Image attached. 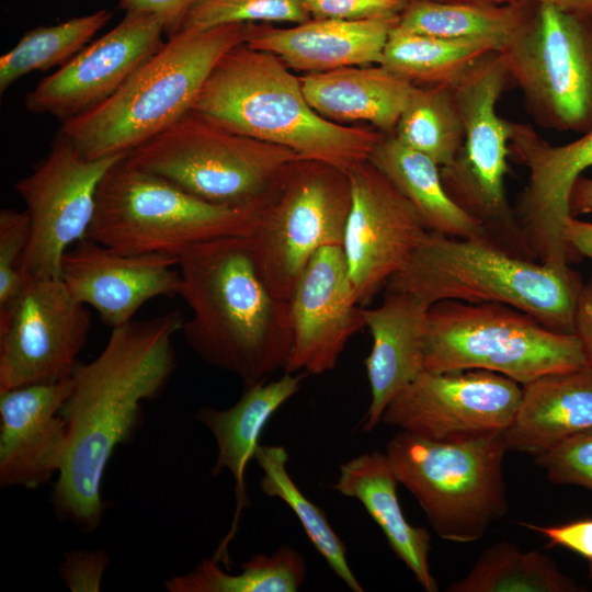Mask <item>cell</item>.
<instances>
[{
	"label": "cell",
	"instance_id": "22",
	"mask_svg": "<svg viewBox=\"0 0 592 592\" xmlns=\"http://www.w3.org/2000/svg\"><path fill=\"white\" fill-rule=\"evenodd\" d=\"M431 305L397 289L385 288L383 301L363 307L372 349L364 361L371 402L363 430L373 431L390 400L424 371V341Z\"/></svg>",
	"mask_w": 592,
	"mask_h": 592
},
{
	"label": "cell",
	"instance_id": "38",
	"mask_svg": "<svg viewBox=\"0 0 592 592\" xmlns=\"http://www.w3.org/2000/svg\"><path fill=\"white\" fill-rule=\"evenodd\" d=\"M534 456L550 482L579 486L592 492V430Z\"/></svg>",
	"mask_w": 592,
	"mask_h": 592
},
{
	"label": "cell",
	"instance_id": "36",
	"mask_svg": "<svg viewBox=\"0 0 592 592\" xmlns=\"http://www.w3.org/2000/svg\"><path fill=\"white\" fill-rule=\"evenodd\" d=\"M303 0H196L181 29L208 30L227 24L303 23L310 20Z\"/></svg>",
	"mask_w": 592,
	"mask_h": 592
},
{
	"label": "cell",
	"instance_id": "17",
	"mask_svg": "<svg viewBox=\"0 0 592 592\" xmlns=\"http://www.w3.org/2000/svg\"><path fill=\"white\" fill-rule=\"evenodd\" d=\"M510 156L528 171L513 213L531 258L569 265L573 252L563 240L562 225L571 216L569 202L576 181L592 167V129L556 146L532 126L513 123Z\"/></svg>",
	"mask_w": 592,
	"mask_h": 592
},
{
	"label": "cell",
	"instance_id": "41",
	"mask_svg": "<svg viewBox=\"0 0 592 592\" xmlns=\"http://www.w3.org/2000/svg\"><path fill=\"white\" fill-rule=\"evenodd\" d=\"M547 540V547L566 548L592 563V519H580L558 525L520 523Z\"/></svg>",
	"mask_w": 592,
	"mask_h": 592
},
{
	"label": "cell",
	"instance_id": "2",
	"mask_svg": "<svg viewBox=\"0 0 592 592\" xmlns=\"http://www.w3.org/2000/svg\"><path fill=\"white\" fill-rule=\"evenodd\" d=\"M180 297L192 310L182 332L206 364L243 387L285 369L293 344L289 300L275 297L257 271L247 237L197 243L180 255Z\"/></svg>",
	"mask_w": 592,
	"mask_h": 592
},
{
	"label": "cell",
	"instance_id": "34",
	"mask_svg": "<svg viewBox=\"0 0 592 592\" xmlns=\"http://www.w3.org/2000/svg\"><path fill=\"white\" fill-rule=\"evenodd\" d=\"M395 137L402 145L448 167L464 141V128L453 88L414 86L398 121Z\"/></svg>",
	"mask_w": 592,
	"mask_h": 592
},
{
	"label": "cell",
	"instance_id": "47",
	"mask_svg": "<svg viewBox=\"0 0 592 592\" xmlns=\"http://www.w3.org/2000/svg\"><path fill=\"white\" fill-rule=\"evenodd\" d=\"M436 1L485 3V4H506V3H515V2H536L535 0H436Z\"/></svg>",
	"mask_w": 592,
	"mask_h": 592
},
{
	"label": "cell",
	"instance_id": "16",
	"mask_svg": "<svg viewBox=\"0 0 592 592\" xmlns=\"http://www.w3.org/2000/svg\"><path fill=\"white\" fill-rule=\"evenodd\" d=\"M351 206L342 248L357 299L367 305L428 231L411 203L369 160L348 172Z\"/></svg>",
	"mask_w": 592,
	"mask_h": 592
},
{
	"label": "cell",
	"instance_id": "29",
	"mask_svg": "<svg viewBox=\"0 0 592 592\" xmlns=\"http://www.w3.org/2000/svg\"><path fill=\"white\" fill-rule=\"evenodd\" d=\"M500 46L487 39H449L399 29L390 32L382 64L414 86L453 88Z\"/></svg>",
	"mask_w": 592,
	"mask_h": 592
},
{
	"label": "cell",
	"instance_id": "26",
	"mask_svg": "<svg viewBox=\"0 0 592 592\" xmlns=\"http://www.w3.org/2000/svg\"><path fill=\"white\" fill-rule=\"evenodd\" d=\"M398 485L386 453L373 451L342 464L332 488L360 501L419 584L426 592H436L439 585L429 565L431 535L425 527L406 520L397 497Z\"/></svg>",
	"mask_w": 592,
	"mask_h": 592
},
{
	"label": "cell",
	"instance_id": "4",
	"mask_svg": "<svg viewBox=\"0 0 592 592\" xmlns=\"http://www.w3.org/2000/svg\"><path fill=\"white\" fill-rule=\"evenodd\" d=\"M582 285L570 265L519 257L483 239L426 231L385 288L410 293L431 306L443 300L503 304L551 330L574 333Z\"/></svg>",
	"mask_w": 592,
	"mask_h": 592
},
{
	"label": "cell",
	"instance_id": "5",
	"mask_svg": "<svg viewBox=\"0 0 592 592\" xmlns=\"http://www.w3.org/2000/svg\"><path fill=\"white\" fill-rule=\"evenodd\" d=\"M247 26L181 29L115 93L62 121L59 132L87 159L128 155L192 111L218 60L246 42Z\"/></svg>",
	"mask_w": 592,
	"mask_h": 592
},
{
	"label": "cell",
	"instance_id": "32",
	"mask_svg": "<svg viewBox=\"0 0 592 592\" xmlns=\"http://www.w3.org/2000/svg\"><path fill=\"white\" fill-rule=\"evenodd\" d=\"M217 558L202 560L193 570L163 582L169 592H296L306 579L301 554L281 546L273 554H255L243 562L241 572L224 571Z\"/></svg>",
	"mask_w": 592,
	"mask_h": 592
},
{
	"label": "cell",
	"instance_id": "23",
	"mask_svg": "<svg viewBox=\"0 0 592 592\" xmlns=\"http://www.w3.org/2000/svg\"><path fill=\"white\" fill-rule=\"evenodd\" d=\"M399 18H311L286 29L248 24L244 44L277 56L288 68L309 73L380 65L388 36Z\"/></svg>",
	"mask_w": 592,
	"mask_h": 592
},
{
	"label": "cell",
	"instance_id": "35",
	"mask_svg": "<svg viewBox=\"0 0 592 592\" xmlns=\"http://www.w3.org/2000/svg\"><path fill=\"white\" fill-rule=\"evenodd\" d=\"M111 18L112 13L102 9L26 32L15 46L0 57V92L3 93L30 72L66 64Z\"/></svg>",
	"mask_w": 592,
	"mask_h": 592
},
{
	"label": "cell",
	"instance_id": "1",
	"mask_svg": "<svg viewBox=\"0 0 592 592\" xmlns=\"http://www.w3.org/2000/svg\"><path fill=\"white\" fill-rule=\"evenodd\" d=\"M184 320L169 311L114 328L101 353L76 365L59 414L67 448L53 491L60 520L93 532L104 513L102 482L118 445L135 432L141 403L160 395L177 368L173 337Z\"/></svg>",
	"mask_w": 592,
	"mask_h": 592
},
{
	"label": "cell",
	"instance_id": "13",
	"mask_svg": "<svg viewBox=\"0 0 592 592\" xmlns=\"http://www.w3.org/2000/svg\"><path fill=\"white\" fill-rule=\"evenodd\" d=\"M127 155L87 159L60 132L49 152L15 183L30 219L25 277H60L64 254L87 237L106 172Z\"/></svg>",
	"mask_w": 592,
	"mask_h": 592
},
{
	"label": "cell",
	"instance_id": "45",
	"mask_svg": "<svg viewBox=\"0 0 592 592\" xmlns=\"http://www.w3.org/2000/svg\"><path fill=\"white\" fill-rule=\"evenodd\" d=\"M569 206L572 216L592 213V179L581 175L576 181Z\"/></svg>",
	"mask_w": 592,
	"mask_h": 592
},
{
	"label": "cell",
	"instance_id": "6",
	"mask_svg": "<svg viewBox=\"0 0 592 592\" xmlns=\"http://www.w3.org/2000/svg\"><path fill=\"white\" fill-rule=\"evenodd\" d=\"M259 207L206 202L125 158L102 179L87 238L126 254L180 258L193 246L248 237Z\"/></svg>",
	"mask_w": 592,
	"mask_h": 592
},
{
	"label": "cell",
	"instance_id": "15",
	"mask_svg": "<svg viewBox=\"0 0 592 592\" xmlns=\"http://www.w3.org/2000/svg\"><path fill=\"white\" fill-rule=\"evenodd\" d=\"M522 385L486 369L423 371L388 403L383 423L436 442H465L504 433Z\"/></svg>",
	"mask_w": 592,
	"mask_h": 592
},
{
	"label": "cell",
	"instance_id": "37",
	"mask_svg": "<svg viewBox=\"0 0 592 592\" xmlns=\"http://www.w3.org/2000/svg\"><path fill=\"white\" fill-rule=\"evenodd\" d=\"M29 240L27 213L2 208L0 212V311L15 299L23 286L21 264Z\"/></svg>",
	"mask_w": 592,
	"mask_h": 592
},
{
	"label": "cell",
	"instance_id": "28",
	"mask_svg": "<svg viewBox=\"0 0 592 592\" xmlns=\"http://www.w3.org/2000/svg\"><path fill=\"white\" fill-rule=\"evenodd\" d=\"M369 161L411 203L428 231L489 241L481 225L448 195L441 167L431 158L391 136L378 141Z\"/></svg>",
	"mask_w": 592,
	"mask_h": 592
},
{
	"label": "cell",
	"instance_id": "10",
	"mask_svg": "<svg viewBox=\"0 0 592 592\" xmlns=\"http://www.w3.org/2000/svg\"><path fill=\"white\" fill-rule=\"evenodd\" d=\"M509 81L505 61L497 50L453 87L464 141L452 164L441 168V175L448 195L481 225L491 243L532 259L504 186L513 123L498 114L497 104Z\"/></svg>",
	"mask_w": 592,
	"mask_h": 592
},
{
	"label": "cell",
	"instance_id": "25",
	"mask_svg": "<svg viewBox=\"0 0 592 592\" xmlns=\"http://www.w3.org/2000/svg\"><path fill=\"white\" fill-rule=\"evenodd\" d=\"M592 430V366L549 373L522 386L503 436L508 451L543 453Z\"/></svg>",
	"mask_w": 592,
	"mask_h": 592
},
{
	"label": "cell",
	"instance_id": "31",
	"mask_svg": "<svg viewBox=\"0 0 592 592\" xmlns=\"http://www.w3.org/2000/svg\"><path fill=\"white\" fill-rule=\"evenodd\" d=\"M549 556L523 551L515 544L496 543L476 559L469 572L447 592H580Z\"/></svg>",
	"mask_w": 592,
	"mask_h": 592
},
{
	"label": "cell",
	"instance_id": "8",
	"mask_svg": "<svg viewBox=\"0 0 592 592\" xmlns=\"http://www.w3.org/2000/svg\"><path fill=\"white\" fill-rule=\"evenodd\" d=\"M506 451L503 433L448 443L399 430L385 453L435 533L445 540L473 543L509 510Z\"/></svg>",
	"mask_w": 592,
	"mask_h": 592
},
{
	"label": "cell",
	"instance_id": "20",
	"mask_svg": "<svg viewBox=\"0 0 592 592\" xmlns=\"http://www.w3.org/2000/svg\"><path fill=\"white\" fill-rule=\"evenodd\" d=\"M178 258L126 254L83 238L64 254L60 278L81 304L96 310L114 329L133 320L148 300L180 296Z\"/></svg>",
	"mask_w": 592,
	"mask_h": 592
},
{
	"label": "cell",
	"instance_id": "14",
	"mask_svg": "<svg viewBox=\"0 0 592 592\" xmlns=\"http://www.w3.org/2000/svg\"><path fill=\"white\" fill-rule=\"evenodd\" d=\"M23 277L0 311V391L70 378L91 326L60 277Z\"/></svg>",
	"mask_w": 592,
	"mask_h": 592
},
{
	"label": "cell",
	"instance_id": "21",
	"mask_svg": "<svg viewBox=\"0 0 592 592\" xmlns=\"http://www.w3.org/2000/svg\"><path fill=\"white\" fill-rule=\"evenodd\" d=\"M71 377L0 391V486L37 489L58 475L67 426L59 411Z\"/></svg>",
	"mask_w": 592,
	"mask_h": 592
},
{
	"label": "cell",
	"instance_id": "9",
	"mask_svg": "<svg viewBox=\"0 0 592 592\" xmlns=\"http://www.w3.org/2000/svg\"><path fill=\"white\" fill-rule=\"evenodd\" d=\"M298 158L190 111L133 151L125 161L206 202L259 207Z\"/></svg>",
	"mask_w": 592,
	"mask_h": 592
},
{
	"label": "cell",
	"instance_id": "3",
	"mask_svg": "<svg viewBox=\"0 0 592 592\" xmlns=\"http://www.w3.org/2000/svg\"><path fill=\"white\" fill-rule=\"evenodd\" d=\"M192 111L231 133L344 172L369 157L376 133L344 127L307 102L300 78L275 55L239 44L215 65Z\"/></svg>",
	"mask_w": 592,
	"mask_h": 592
},
{
	"label": "cell",
	"instance_id": "18",
	"mask_svg": "<svg viewBox=\"0 0 592 592\" xmlns=\"http://www.w3.org/2000/svg\"><path fill=\"white\" fill-rule=\"evenodd\" d=\"M163 35L155 15L126 12L112 30L41 80L26 95L27 111L65 121L90 110L162 47Z\"/></svg>",
	"mask_w": 592,
	"mask_h": 592
},
{
	"label": "cell",
	"instance_id": "33",
	"mask_svg": "<svg viewBox=\"0 0 592 592\" xmlns=\"http://www.w3.org/2000/svg\"><path fill=\"white\" fill-rule=\"evenodd\" d=\"M254 459L263 471L262 492L281 499L297 516L311 545L322 556L332 572L354 592L364 589L352 572L346 546L330 525L323 511L309 500L291 478L288 453L281 445H259Z\"/></svg>",
	"mask_w": 592,
	"mask_h": 592
},
{
	"label": "cell",
	"instance_id": "11",
	"mask_svg": "<svg viewBox=\"0 0 592 592\" xmlns=\"http://www.w3.org/2000/svg\"><path fill=\"white\" fill-rule=\"evenodd\" d=\"M350 206L346 172L305 160L287 168L247 237L257 271L275 297L289 300L311 258L342 246Z\"/></svg>",
	"mask_w": 592,
	"mask_h": 592
},
{
	"label": "cell",
	"instance_id": "39",
	"mask_svg": "<svg viewBox=\"0 0 592 592\" xmlns=\"http://www.w3.org/2000/svg\"><path fill=\"white\" fill-rule=\"evenodd\" d=\"M311 18L371 20L400 16L411 0H303Z\"/></svg>",
	"mask_w": 592,
	"mask_h": 592
},
{
	"label": "cell",
	"instance_id": "40",
	"mask_svg": "<svg viewBox=\"0 0 592 592\" xmlns=\"http://www.w3.org/2000/svg\"><path fill=\"white\" fill-rule=\"evenodd\" d=\"M110 558L103 549H77L65 554L59 573L72 592H99Z\"/></svg>",
	"mask_w": 592,
	"mask_h": 592
},
{
	"label": "cell",
	"instance_id": "30",
	"mask_svg": "<svg viewBox=\"0 0 592 592\" xmlns=\"http://www.w3.org/2000/svg\"><path fill=\"white\" fill-rule=\"evenodd\" d=\"M535 2L485 4L411 0L397 26L449 39H487L500 49L526 21Z\"/></svg>",
	"mask_w": 592,
	"mask_h": 592
},
{
	"label": "cell",
	"instance_id": "7",
	"mask_svg": "<svg viewBox=\"0 0 592 592\" xmlns=\"http://www.w3.org/2000/svg\"><path fill=\"white\" fill-rule=\"evenodd\" d=\"M589 365L574 333L549 329L514 307L443 300L428 312L424 371L486 369L524 386Z\"/></svg>",
	"mask_w": 592,
	"mask_h": 592
},
{
	"label": "cell",
	"instance_id": "12",
	"mask_svg": "<svg viewBox=\"0 0 592 592\" xmlns=\"http://www.w3.org/2000/svg\"><path fill=\"white\" fill-rule=\"evenodd\" d=\"M500 53L539 125L592 129V19L535 2Z\"/></svg>",
	"mask_w": 592,
	"mask_h": 592
},
{
	"label": "cell",
	"instance_id": "19",
	"mask_svg": "<svg viewBox=\"0 0 592 592\" xmlns=\"http://www.w3.org/2000/svg\"><path fill=\"white\" fill-rule=\"evenodd\" d=\"M342 246H328L308 262L289 299L293 344L286 373L332 371L349 340L365 328Z\"/></svg>",
	"mask_w": 592,
	"mask_h": 592
},
{
	"label": "cell",
	"instance_id": "42",
	"mask_svg": "<svg viewBox=\"0 0 592 592\" xmlns=\"http://www.w3.org/2000/svg\"><path fill=\"white\" fill-rule=\"evenodd\" d=\"M196 0H118V7L126 12L155 15L162 24L164 35L178 33L185 16Z\"/></svg>",
	"mask_w": 592,
	"mask_h": 592
},
{
	"label": "cell",
	"instance_id": "44",
	"mask_svg": "<svg viewBox=\"0 0 592 592\" xmlns=\"http://www.w3.org/2000/svg\"><path fill=\"white\" fill-rule=\"evenodd\" d=\"M566 244L573 253H579L592 261V221L569 216L562 225Z\"/></svg>",
	"mask_w": 592,
	"mask_h": 592
},
{
	"label": "cell",
	"instance_id": "43",
	"mask_svg": "<svg viewBox=\"0 0 592 592\" xmlns=\"http://www.w3.org/2000/svg\"><path fill=\"white\" fill-rule=\"evenodd\" d=\"M574 334L579 338L589 365L592 366V275L583 283L574 312Z\"/></svg>",
	"mask_w": 592,
	"mask_h": 592
},
{
	"label": "cell",
	"instance_id": "24",
	"mask_svg": "<svg viewBox=\"0 0 592 592\" xmlns=\"http://www.w3.org/2000/svg\"><path fill=\"white\" fill-rule=\"evenodd\" d=\"M305 373H286L278 379H264L243 387L238 401L227 409L203 407L197 420L213 434L217 445V459L210 469L213 476L228 470L235 479L237 509L231 531L217 553L224 559L226 545L232 538L242 509L249 505L244 474L254 458L259 440L271 417L301 388Z\"/></svg>",
	"mask_w": 592,
	"mask_h": 592
},
{
	"label": "cell",
	"instance_id": "27",
	"mask_svg": "<svg viewBox=\"0 0 592 592\" xmlns=\"http://www.w3.org/2000/svg\"><path fill=\"white\" fill-rule=\"evenodd\" d=\"M309 105L337 122H368L387 133L396 130L414 88L383 65L350 66L300 78Z\"/></svg>",
	"mask_w": 592,
	"mask_h": 592
},
{
	"label": "cell",
	"instance_id": "46",
	"mask_svg": "<svg viewBox=\"0 0 592 592\" xmlns=\"http://www.w3.org/2000/svg\"><path fill=\"white\" fill-rule=\"evenodd\" d=\"M561 10L592 19V0H535Z\"/></svg>",
	"mask_w": 592,
	"mask_h": 592
}]
</instances>
